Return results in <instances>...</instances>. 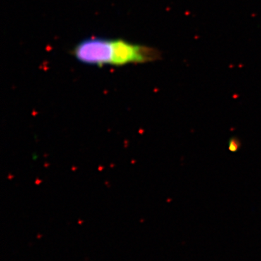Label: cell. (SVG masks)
I'll return each mask as SVG.
<instances>
[{
    "instance_id": "6da1fadb",
    "label": "cell",
    "mask_w": 261,
    "mask_h": 261,
    "mask_svg": "<svg viewBox=\"0 0 261 261\" xmlns=\"http://www.w3.org/2000/svg\"><path fill=\"white\" fill-rule=\"evenodd\" d=\"M112 58L111 65L123 66L128 64H144L157 61L162 53L157 48L134 44L123 39H111Z\"/></svg>"
},
{
    "instance_id": "7a4b0ae2",
    "label": "cell",
    "mask_w": 261,
    "mask_h": 261,
    "mask_svg": "<svg viewBox=\"0 0 261 261\" xmlns=\"http://www.w3.org/2000/svg\"><path fill=\"white\" fill-rule=\"evenodd\" d=\"M72 55L83 64L102 67L111 65L112 42L111 39L91 37L81 41L73 48Z\"/></svg>"
},
{
    "instance_id": "3957f363",
    "label": "cell",
    "mask_w": 261,
    "mask_h": 261,
    "mask_svg": "<svg viewBox=\"0 0 261 261\" xmlns=\"http://www.w3.org/2000/svg\"><path fill=\"white\" fill-rule=\"evenodd\" d=\"M228 149H229L231 152H238L239 149H240V147H241V143H240V140H238L236 137H232L231 140L228 142Z\"/></svg>"
}]
</instances>
